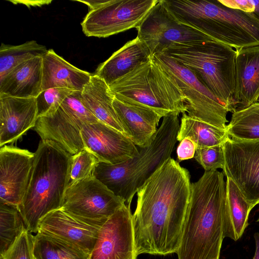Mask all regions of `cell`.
<instances>
[{"mask_svg":"<svg viewBox=\"0 0 259 259\" xmlns=\"http://www.w3.org/2000/svg\"><path fill=\"white\" fill-rule=\"evenodd\" d=\"M250 2L253 6V11L250 13L259 20V0H250Z\"/></svg>","mask_w":259,"mask_h":259,"instance_id":"cell-37","label":"cell"},{"mask_svg":"<svg viewBox=\"0 0 259 259\" xmlns=\"http://www.w3.org/2000/svg\"><path fill=\"white\" fill-rule=\"evenodd\" d=\"M253 237L255 244V250L253 259H259V233H255Z\"/></svg>","mask_w":259,"mask_h":259,"instance_id":"cell-38","label":"cell"},{"mask_svg":"<svg viewBox=\"0 0 259 259\" xmlns=\"http://www.w3.org/2000/svg\"><path fill=\"white\" fill-rule=\"evenodd\" d=\"M26 229L17 206L0 201V255Z\"/></svg>","mask_w":259,"mask_h":259,"instance_id":"cell-30","label":"cell"},{"mask_svg":"<svg viewBox=\"0 0 259 259\" xmlns=\"http://www.w3.org/2000/svg\"><path fill=\"white\" fill-rule=\"evenodd\" d=\"M47 48L35 40L19 45L2 43L0 47V79L18 65L35 57H43Z\"/></svg>","mask_w":259,"mask_h":259,"instance_id":"cell-28","label":"cell"},{"mask_svg":"<svg viewBox=\"0 0 259 259\" xmlns=\"http://www.w3.org/2000/svg\"><path fill=\"white\" fill-rule=\"evenodd\" d=\"M109 86L117 99L151 109L163 117L186 113L182 92L152 57Z\"/></svg>","mask_w":259,"mask_h":259,"instance_id":"cell-6","label":"cell"},{"mask_svg":"<svg viewBox=\"0 0 259 259\" xmlns=\"http://www.w3.org/2000/svg\"><path fill=\"white\" fill-rule=\"evenodd\" d=\"M236 51L234 112L255 103L259 97V45Z\"/></svg>","mask_w":259,"mask_h":259,"instance_id":"cell-18","label":"cell"},{"mask_svg":"<svg viewBox=\"0 0 259 259\" xmlns=\"http://www.w3.org/2000/svg\"><path fill=\"white\" fill-rule=\"evenodd\" d=\"M125 204L93 175L69 186L61 208L75 219L100 229Z\"/></svg>","mask_w":259,"mask_h":259,"instance_id":"cell-11","label":"cell"},{"mask_svg":"<svg viewBox=\"0 0 259 259\" xmlns=\"http://www.w3.org/2000/svg\"><path fill=\"white\" fill-rule=\"evenodd\" d=\"M74 91L58 88L41 91L36 98L38 118L55 113L64 100Z\"/></svg>","mask_w":259,"mask_h":259,"instance_id":"cell-32","label":"cell"},{"mask_svg":"<svg viewBox=\"0 0 259 259\" xmlns=\"http://www.w3.org/2000/svg\"><path fill=\"white\" fill-rule=\"evenodd\" d=\"M60 107L82 127L99 121L83 104L80 91L72 92L64 100Z\"/></svg>","mask_w":259,"mask_h":259,"instance_id":"cell-33","label":"cell"},{"mask_svg":"<svg viewBox=\"0 0 259 259\" xmlns=\"http://www.w3.org/2000/svg\"><path fill=\"white\" fill-rule=\"evenodd\" d=\"M227 207L223 172L205 171L191 183L178 259H220Z\"/></svg>","mask_w":259,"mask_h":259,"instance_id":"cell-2","label":"cell"},{"mask_svg":"<svg viewBox=\"0 0 259 259\" xmlns=\"http://www.w3.org/2000/svg\"><path fill=\"white\" fill-rule=\"evenodd\" d=\"M37 118L36 98H0L1 147L34 127Z\"/></svg>","mask_w":259,"mask_h":259,"instance_id":"cell-17","label":"cell"},{"mask_svg":"<svg viewBox=\"0 0 259 259\" xmlns=\"http://www.w3.org/2000/svg\"><path fill=\"white\" fill-rule=\"evenodd\" d=\"M81 134L85 149L100 162L116 164L139 154L136 145L128 137L100 121L83 126Z\"/></svg>","mask_w":259,"mask_h":259,"instance_id":"cell-15","label":"cell"},{"mask_svg":"<svg viewBox=\"0 0 259 259\" xmlns=\"http://www.w3.org/2000/svg\"><path fill=\"white\" fill-rule=\"evenodd\" d=\"M113 105L126 136L140 148L149 145L163 117L151 109L115 98Z\"/></svg>","mask_w":259,"mask_h":259,"instance_id":"cell-20","label":"cell"},{"mask_svg":"<svg viewBox=\"0 0 259 259\" xmlns=\"http://www.w3.org/2000/svg\"><path fill=\"white\" fill-rule=\"evenodd\" d=\"M99 230L75 219L60 208L40 219L37 232L63 240L90 254L97 239Z\"/></svg>","mask_w":259,"mask_h":259,"instance_id":"cell-16","label":"cell"},{"mask_svg":"<svg viewBox=\"0 0 259 259\" xmlns=\"http://www.w3.org/2000/svg\"><path fill=\"white\" fill-rule=\"evenodd\" d=\"M34 153L13 146L0 149V201L18 206L25 193Z\"/></svg>","mask_w":259,"mask_h":259,"instance_id":"cell-14","label":"cell"},{"mask_svg":"<svg viewBox=\"0 0 259 259\" xmlns=\"http://www.w3.org/2000/svg\"><path fill=\"white\" fill-rule=\"evenodd\" d=\"M228 207L224 220V236L239 239L248 225L249 213L254 207L245 198L234 182L227 178Z\"/></svg>","mask_w":259,"mask_h":259,"instance_id":"cell-25","label":"cell"},{"mask_svg":"<svg viewBox=\"0 0 259 259\" xmlns=\"http://www.w3.org/2000/svg\"><path fill=\"white\" fill-rule=\"evenodd\" d=\"M42 57L18 65L0 79V98H36L42 91Z\"/></svg>","mask_w":259,"mask_h":259,"instance_id":"cell-21","label":"cell"},{"mask_svg":"<svg viewBox=\"0 0 259 259\" xmlns=\"http://www.w3.org/2000/svg\"><path fill=\"white\" fill-rule=\"evenodd\" d=\"M99 162L100 161L96 156L86 149L72 155L68 187L92 176L96 166Z\"/></svg>","mask_w":259,"mask_h":259,"instance_id":"cell-31","label":"cell"},{"mask_svg":"<svg viewBox=\"0 0 259 259\" xmlns=\"http://www.w3.org/2000/svg\"><path fill=\"white\" fill-rule=\"evenodd\" d=\"M81 98L84 105L98 120L126 136L113 107L115 97L109 86L102 79L93 74L81 91Z\"/></svg>","mask_w":259,"mask_h":259,"instance_id":"cell-24","label":"cell"},{"mask_svg":"<svg viewBox=\"0 0 259 259\" xmlns=\"http://www.w3.org/2000/svg\"><path fill=\"white\" fill-rule=\"evenodd\" d=\"M92 75L69 63L53 49L48 50L42 57V91L57 88L81 91Z\"/></svg>","mask_w":259,"mask_h":259,"instance_id":"cell-23","label":"cell"},{"mask_svg":"<svg viewBox=\"0 0 259 259\" xmlns=\"http://www.w3.org/2000/svg\"><path fill=\"white\" fill-rule=\"evenodd\" d=\"M196 148V144L189 138H185L182 140L177 149L178 162L194 157Z\"/></svg>","mask_w":259,"mask_h":259,"instance_id":"cell-36","label":"cell"},{"mask_svg":"<svg viewBox=\"0 0 259 259\" xmlns=\"http://www.w3.org/2000/svg\"><path fill=\"white\" fill-rule=\"evenodd\" d=\"M151 57L146 45L137 37L127 42L100 64L94 74L110 85Z\"/></svg>","mask_w":259,"mask_h":259,"instance_id":"cell-22","label":"cell"},{"mask_svg":"<svg viewBox=\"0 0 259 259\" xmlns=\"http://www.w3.org/2000/svg\"><path fill=\"white\" fill-rule=\"evenodd\" d=\"M89 7L81 23L87 36L107 37L138 28L158 0L77 1Z\"/></svg>","mask_w":259,"mask_h":259,"instance_id":"cell-8","label":"cell"},{"mask_svg":"<svg viewBox=\"0 0 259 259\" xmlns=\"http://www.w3.org/2000/svg\"><path fill=\"white\" fill-rule=\"evenodd\" d=\"M188 169L170 157L137 192L133 214L135 250L166 255L179 248L191 193Z\"/></svg>","mask_w":259,"mask_h":259,"instance_id":"cell-1","label":"cell"},{"mask_svg":"<svg viewBox=\"0 0 259 259\" xmlns=\"http://www.w3.org/2000/svg\"><path fill=\"white\" fill-rule=\"evenodd\" d=\"M256 102H259V97H258Z\"/></svg>","mask_w":259,"mask_h":259,"instance_id":"cell-39","label":"cell"},{"mask_svg":"<svg viewBox=\"0 0 259 259\" xmlns=\"http://www.w3.org/2000/svg\"><path fill=\"white\" fill-rule=\"evenodd\" d=\"M194 158L205 171L223 169L225 157L223 144L209 147L197 148Z\"/></svg>","mask_w":259,"mask_h":259,"instance_id":"cell-34","label":"cell"},{"mask_svg":"<svg viewBox=\"0 0 259 259\" xmlns=\"http://www.w3.org/2000/svg\"><path fill=\"white\" fill-rule=\"evenodd\" d=\"M256 222H259V217H258V218L257 220H256Z\"/></svg>","mask_w":259,"mask_h":259,"instance_id":"cell-40","label":"cell"},{"mask_svg":"<svg viewBox=\"0 0 259 259\" xmlns=\"http://www.w3.org/2000/svg\"><path fill=\"white\" fill-rule=\"evenodd\" d=\"M132 217L131 206L118 209L99 229L89 259H138Z\"/></svg>","mask_w":259,"mask_h":259,"instance_id":"cell-13","label":"cell"},{"mask_svg":"<svg viewBox=\"0 0 259 259\" xmlns=\"http://www.w3.org/2000/svg\"><path fill=\"white\" fill-rule=\"evenodd\" d=\"M162 2L180 21L236 50L259 45V20L252 13L227 7L218 0Z\"/></svg>","mask_w":259,"mask_h":259,"instance_id":"cell-5","label":"cell"},{"mask_svg":"<svg viewBox=\"0 0 259 259\" xmlns=\"http://www.w3.org/2000/svg\"><path fill=\"white\" fill-rule=\"evenodd\" d=\"M152 57L175 79L182 92L188 116L226 129L228 110L193 71L166 54Z\"/></svg>","mask_w":259,"mask_h":259,"instance_id":"cell-10","label":"cell"},{"mask_svg":"<svg viewBox=\"0 0 259 259\" xmlns=\"http://www.w3.org/2000/svg\"><path fill=\"white\" fill-rule=\"evenodd\" d=\"M224 173L253 206L259 203V140L230 137L223 144Z\"/></svg>","mask_w":259,"mask_h":259,"instance_id":"cell-12","label":"cell"},{"mask_svg":"<svg viewBox=\"0 0 259 259\" xmlns=\"http://www.w3.org/2000/svg\"><path fill=\"white\" fill-rule=\"evenodd\" d=\"M226 129L221 128L182 113L177 141L189 138L197 148L212 147L221 144L229 138Z\"/></svg>","mask_w":259,"mask_h":259,"instance_id":"cell-26","label":"cell"},{"mask_svg":"<svg viewBox=\"0 0 259 259\" xmlns=\"http://www.w3.org/2000/svg\"><path fill=\"white\" fill-rule=\"evenodd\" d=\"M72 155L58 144L41 141L28 186L17 206L27 229L37 233L39 221L48 213L60 209L68 187Z\"/></svg>","mask_w":259,"mask_h":259,"instance_id":"cell-3","label":"cell"},{"mask_svg":"<svg viewBox=\"0 0 259 259\" xmlns=\"http://www.w3.org/2000/svg\"><path fill=\"white\" fill-rule=\"evenodd\" d=\"M35 259H89L80 248L58 238L37 232L33 237Z\"/></svg>","mask_w":259,"mask_h":259,"instance_id":"cell-27","label":"cell"},{"mask_svg":"<svg viewBox=\"0 0 259 259\" xmlns=\"http://www.w3.org/2000/svg\"><path fill=\"white\" fill-rule=\"evenodd\" d=\"M179 115L172 113L164 116L149 144L140 148L138 155L114 165L100 162L93 175L131 206L139 189L171 157L177 142Z\"/></svg>","mask_w":259,"mask_h":259,"instance_id":"cell-4","label":"cell"},{"mask_svg":"<svg viewBox=\"0 0 259 259\" xmlns=\"http://www.w3.org/2000/svg\"><path fill=\"white\" fill-rule=\"evenodd\" d=\"M226 130L233 138L259 140V102L233 113Z\"/></svg>","mask_w":259,"mask_h":259,"instance_id":"cell-29","label":"cell"},{"mask_svg":"<svg viewBox=\"0 0 259 259\" xmlns=\"http://www.w3.org/2000/svg\"><path fill=\"white\" fill-rule=\"evenodd\" d=\"M34 128L41 141L54 142L71 155L85 149L82 127L61 107L53 114L38 117Z\"/></svg>","mask_w":259,"mask_h":259,"instance_id":"cell-19","label":"cell"},{"mask_svg":"<svg viewBox=\"0 0 259 259\" xmlns=\"http://www.w3.org/2000/svg\"><path fill=\"white\" fill-rule=\"evenodd\" d=\"M33 237L27 229L24 230L0 259H35Z\"/></svg>","mask_w":259,"mask_h":259,"instance_id":"cell-35","label":"cell"},{"mask_svg":"<svg viewBox=\"0 0 259 259\" xmlns=\"http://www.w3.org/2000/svg\"><path fill=\"white\" fill-rule=\"evenodd\" d=\"M161 54L193 71L229 112H234L236 51L233 47L214 40L194 47L171 48Z\"/></svg>","mask_w":259,"mask_h":259,"instance_id":"cell-7","label":"cell"},{"mask_svg":"<svg viewBox=\"0 0 259 259\" xmlns=\"http://www.w3.org/2000/svg\"><path fill=\"white\" fill-rule=\"evenodd\" d=\"M137 29V37L146 45L151 56L171 48L194 47L216 40L178 20L162 0L158 1Z\"/></svg>","mask_w":259,"mask_h":259,"instance_id":"cell-9","label":"cell"}]
</instances>
